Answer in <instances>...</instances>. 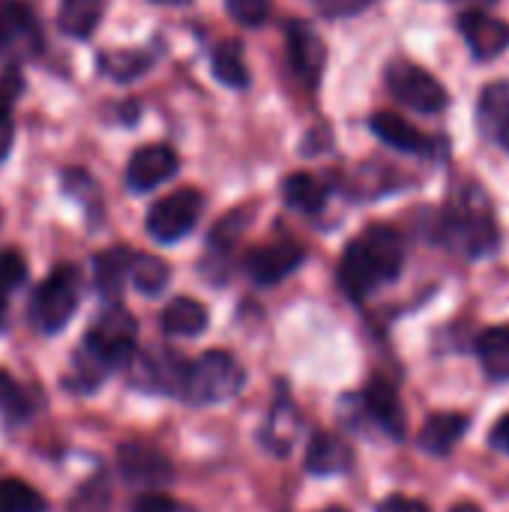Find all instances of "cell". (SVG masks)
I'll return each instance as SVG.
<instances>
[{
    "mask_svg": "<svg viewBox=\"0 0 509 512\" xmlns=\"http://www.w3.org/2000/svg\"><path fill=\"white\" fill-rule=\"evenodd\" d=\"M405 264V243L396 228L372 225L348 243L339 261V285L351 300L369 297L375 288L393 282Z\"/></svg>",
    "mask_w": 509,
    "mask_h": 512,
    "instance_id": "6da1fadb",
    "label": "cell"
},
{
    "mask_svg": "<svg viewBox=\"0 0 509 512\" xmlns=\"http://www.w3.org/2000/svg\"><path fill=\"white\" fill-rule=\"evenodd\" d=\"M441 240L462 258H483L498 249V225L483 195H462L459 204L447 207Z\"/></svg>",
    "mask_w": 509,
    "mask_h": 512,
    "instance_id": "7a4b0ae2",
    "label": "cell"
},
{
    "mask_svg": "<svg viewBox=\"0 0 509 512\" xmlns=\"http://www.w3.org/2000/svg\"><path fill=\"white\" fill-rule=\"evenodd\" d=\"M246 375L228 351H207L183 375V396L192 405H219L240 393Z\"/></svg>",
    "mask_w": 509,
    "mask_h": 512,
    "instance_id": "3957f363",
    "label": "cell"
},
{
    "mask_svg": "<svg viewBox=\"0 0 509 512\" xmlns=\"http://www.w3.org/2000/svg\"><path fill=\"white\" fill-rule=\"evenodd\" d=\"M135 342H138V324L132 312L123 306H108L90 327L84 339V351L93 360H99L105 369H114L135 357Z\"/></svg>",
    "mask_w": 509,
    "mask_h": 512,
    "instance_id": "277c9868",
    "label": "cell"
},
{
    "mask_svg": "<svg viewBox=\"0 0 509 512\" xmlns=\"http://www.w3.org/2000/svg\"><path fill=\"white\" fill-rule=\"evenodd\" d=\"M78 297H81V279L75 267H57L48 273V279L36 288L33 297V321L42 333H60L69 318L78 309Z\"/></svg>",
    "mask_w": 509,
    "mask_h": 512,
    "instance_id": "5b68a950",
    "label": "cell"
},
{
    "mask_svg": "<svg viewBox=\"0 0 509 512\" xmlns=\"http://www.w3.org/2000/svg\"><path fill=\"white\" fill-rule=\"evenodd\" d=\"M387 87H390L396 102H402L405 108H411L417 114H441L450 105L447 87L432 72H426L423 66H414L405 60L390 63Z\"/></svg>",
    "mask_w": 509,
    "mask_h": 512,
    "instance_id": "8992f818",
    "label": "cell"
},
{
    "mask_svg": "<svg viewBox=\"0 0 509 512\" xmlns=\"http://www.w3.org/2000/svg\"><path fill=\"white\" fill-rule=\"evenodd\" d=\"M201 192L198 189H177L171 195H165L162 201H156L147 213V234L168 246V243H180L195 225H198V216H201Z\"/></svg>",
    "mask_w": 509,
    "mask_h": 512,
    "instance_id": "52a82bcc",
    "label": "cell"
},
{
    "mask_svg": "<svg viewBox=\"0 0 509 512\" xmlns=\"http://www.w3.org/2000/svg\"><path fill=\"white\" fill-rule=\"evenodd\" d=\"M177 153L168 144H150L141 147L138 153H132L129 165H126V186L135 195L153 192L156 186L168 183L177 174Z\"/></svg>",
    "mask_w": 509,
    "mask_h": 512,
    "instance_id": "ba28073f",
    "label": "cell"
},
{
    "mask_svg": "<svg viewBox=\"0 0 509 512\" xmlns=\"http://www.w3.org/2000/svg\"><path fill=\"white\" fill-rule=\"evenodd\" d=\"M288 60H291L294 75L306 87H318L324 63H327V48H324L321 36L306 21L288 24Z\"/></svg>",
    "mask_w": 509,
    "mask_h": 512,
    "instance_id": "9c48e42d",
    "label": "cell"
},
{
    "mask_svg": "<svg viewBox=\"0 0 509 512\" xmlns=\"http://www.w3.org/2000/svg\"><path fill=\"white\" fill-rule=\"evenodd\" d=\"M459 30L477 60H495L509 48V24L489 12H480V9L462 12Z\"/></svg>",
    "mask_w": 509,
    "mask_h": 512,
    "instance_id": "30bf717a",
    "label": "cell"
},
{
    "mask_svg": "<svg viewBox=\"0 0 509 512\" xmlns=\"http://www.w3.org/2000/svg\"><path fill=\"white\" fill-rule=\"evenodd\" d=\"M117 462L129 483H138L147 489L165 486L174 480V465L159 450H153L147 444H123L117 453Z\"/></svg>",
    "mask_w": 509,
    "mask_h": 512,
    "instance_id": "8fae6325",
    "label": "cell"
},
{
    "mask_svg": "<svg viewBox=\"0 0 509 512\" xmlns=\"http://www.w3.org/2000/svg\"><path fill=\"white\" fill-rule=\"evenodd\" d=\"M477 129L486 141L509 147V78L483 87L477 102Z\"/></svg>",
    "mask_w": 509,
    "mask_h": 512,
    "instance_id": "7c38bea8",
    "label": "cell"
},
{
    "mask_svg": "<svg viewBox=\"0 0 509 512\" xmlns=\"http://www.w3.org/2000/svg\"><path fill=\"white\" fill-rule=\"evenodd\" d=\"M303 264V249L294 243H279V246H264L255 249L246 258V270L258 285H279L288 279L297 267Z\"/></svg>",
    "mask_w": 509,
    "mask_h": 512,
    "instance_id": "4fadbf2b",
    "label": "cell"
},
{
    "mask_svg": "<svg viewBox=\"0 0 509 512\" xmlns=\"http://www.w3.org/2000/svg\"><path fill=\"white\" fill-rule=\"evenodd\" d=\"M372 132L393 150H402V153H411V156H429L435 150V138H429L426 132H420L414 123H408L405 117L399 114H390V111H381L372 117Z\"/></svg>",
    "mask_w": 509,
    "mask_h": 512,
    "instance_id": "5bb4252c",
    "label": "cell"
},
{
    "mask_svg": "<svg viewBox=\"0 0 509 512\" xmlns=\"http://www.w3.org/2000/svg\"><path fill=\"white\" fill-rule=\"evenodd\" d=\"M363 402H366V411L372 414V420L390 438H405V408H402L396 387L390 381H384V378L369 381L363 390Z\"/></svg>",
    "mask_w": 509,
    "mask_h": 512,
    "instance_id": "9a60e30c",
    "label": "cell"
},
{
    "mask_svg": "<svg viewBox=\"0 0 509 512\" xmlns=\"http://www.w3.org/2000/svg\"><path fill=\"white\" fill-rule=\"evenodd\" d=\"M351 462H354L351 447H348L342 438L330 435V432H318V435L312 438L309 450H306V468H309V474H315V477L345 474V471L351 468Z\"/></svg>",
    "mask_w": 509,
    "mask_h": 512,
    "instance_id": "2e32d148",
    "label": "cell"
},
{
    "mask_svg": "<svg viewBox=\"0 0 509 512\" xmlns=\"http://www.w3.org/2000/svg\"><path fill=\"white\" fill-rule=\"evenodd\" d=\"M183 375H186V366L174 354H162L159 360L156 357H141L135 384L144 387V390L171 393V390H183Z\"/></svg>",
    "mask_w": 509,
    "mask_h": 512,
    "instance_id": "e0dca14e",
    "label": "cell"
},
{
    "mask_svg": "<svg viewBox=\"0 0 509 512\" xmlns=\"http://www.w3.org/2000/svg\"><path fill=\"white\" fill-rule=\"evenodd\" d=\"M465 432H468L465 414H435L426 420L420 432V447L432 456H447L462 441Z\"/></svg>",
    "mask_w": 509,
    "mask_h": 512,
    "instance_id": "ac0fdd59",
    "label": "cell"
},
{
    "mask_svg": "<svg viewBox=\"0 0 509 512\" xmlns=\"http://www.w3.org/2000/svg\"><path fill=\"white\" fill-rule=\"evenodd\" d=\"M207 309L192 300V297H177L165 306L162 312V330L168 336H180V339H192L201 336L207 330Z\"/></svg>",
    "mask_w": 509,
    "mask_h": 512,
    "instance_id": "d6986e66",
    "label": "cell"
},
{
    "mask_svg": "<svg viewBox=\"0 0 509 512\" xmlns=\"http://www.w3.org/2000/svg\"><path fill=\"white\" fill-rule=\"evenodd\" d=\"M129 249H108L93 258V276H96V291L105 300H117L123 291V279L129 276Z\"/></svg>",
    "mask_w": 509,
    "mask_h": 512,
    "instance_id": "ffe728a7",
    "label": "cell"
},
{
    "mask_svg": "<svg viewBox=\"0 0 509 512\" xmlns=\"http://www.w3.org/2000/svg\"><path fill=\"white\" fill-rule=\"evenodd\" d=\"M477 357L492 381H509V327H492L480 333Z\"/></svg>",
    "mask_w": 509,
    "mask_h": 512,
    "instance_id": "44dd1931",
    "label": "cell"
},
{
    "mask_svg": "<svg viewBox=\"0 0 509 512\" xmlns=\"http://www.w3.org/2000/svg\"><path fill=\"white\" fill-rule=\"evenodd\" d=\"M102 18V0H60L57 24L66 36L87 39Z\"/></svg>",
    "mask_w": 509,
    "mask_h": 512,
    "instance_id": "7402d4cb",
    "label": "cell"
},
{
    "mask_svg": "<svg viewBox=\"0 0 509 512\" xmlns=\"http://www.w3.org/2000/svg\"><path fill=\"white\" fill-rule=\"evenodd\" d=\"M282 201L291 210L315 216V213H321V207L327 201V192L312 174H291V177L282 180Z\"/></svg>",
    "mask_w": 509,
    "mask_h": 512,
    "instance_id": "603a6c76",
    "label": "cell"
},
{
    "mask_svg": "<svg viewBox=\"0 0 509 512\" xmlns=\"http://www.w3.org/2000/svg\"><path fill=\"white\" fill-rule=\"evenodd\" d=\"M129 279L132 285L147 294V297H156L165 291V285L171 282V270L162 258L156 255H132L129 261Z\"/></svg>",
    "mask_w": 509,
    "mask_h": 512,
    "instance_id": "cb8c5ba5",
    "label": "cell"
},
{
    "mask_svg": "<svg viewBox=\"0 0 509 512\" xmlns=\"http://www.w3.org/2000/svg\"><path fill=\"white\" fill-rule=\"evenodd\" d=\"M210 66H213V75L216 81H222L225 87H246L249 84V72H246V60L240 54V45L237 42H222L213 57H210Z\"/></svg>",
    "mask_w": 509,
    "mask_h": 512,
    "instance_id": "d4e9b609",
    "label": "cell"
},
{
    "mask_svg": "<svg viewBox=\"0 0 509 512\" xmlns=\"http://www.w3.org/2000/svg\"><path fill=\"white\" fill-rule=\"evenodd\" d=\"M45 510H48V504H45V498H42L33 486L21 483V480H15V477L0 480V512H45Z\"/></svg>",
    "mask_w": 509,
    "mask_h": 512,
    "instance_id": "484cf974",
    "label": "cell"
},
{
    "mask_svg": "<svg viewBox=\"0 0 509 512\" xmlns=\"http://www.w3.org/2000/svg\"><path fill=\"white\" fill-rule=\"evenodd\" d=\"M0 417L6 423H24L30 417V399L21 384L0 369Z\"/></svg>",
    "mask_w": 509,
    "mask_h": 512,
    "instance_id": "4316f807",
    "label": "cell"
},
{
    "mask_svg": "<svg viewBox=\"0 0 509 512\" xmlns=\"http://www.w3.org/2000/svg\"><path fill=\"white\" fill-rule=\"evenodd\" d=\"M33 30V15L12 0H0V51Z\"/></svg>",
    "mask_w": 509,
    "mask_h": 512,
    "instance_id": "83f0119b",
    "label": "cell"
},
{
    "mask_svg": "<svg viewBox=\"0 0 509 512\" xmlns=\"http://www.w3.org/2000/svg\"><path fill=\"white\" fill-rule=\"evenodd\" d=\"M228 12L243 27H261L270 18V0H225Z\"/></svg>",
    "mask_w": 509,
    "mask_h": 512,
    "instance_id": "f1b7e54d",
    "label": "cell"
},
{
    "mask_svg": "<svg viewBox=\"0 0 509 512\" xmlns=\"http://www.w3.org/2000/svg\"><path fill=\"white\" fill-rule=\"evenodd\" d=\"M108 498H111L108 483H105L102 477H96L93 483H87V486L75 495L72 512H105L108 510Z\"/></svg>",
    "mask_w": 509,
    "mask_h": 512,
    "instance_id": "f546056e",
    "label": "cell"
},
{
    "mask_svg": "<svg viewBox=\"0 0 509 512\" xmlns=\"http://www.w3.org/2000/svg\"><path fill=\"white\" fill-rule=\"evenodd\" d=\"M24 276H27V264H24V258H21L15 249L0 252V288L12 291V288H18V285L24 282Z\"/></svg>",
    "mask_w": 509,
    "mask_h": 512,
    "instance_id": "4dcf8cb0",
    "label": "cell"
},
{
    "mask_svg": "<svg viewBox=\"0 0 509 512\" xmlns=\"http://www.w3.org/2000/svg\"><path fill=\"white\" fill-rule=\"evenodd\" d=\"M15 138V123H12V96L0 90V162L9 156Z\"/></svg>",
    "mask_w": 509,
    "mask_h": 512,
    "instance_id": "1f68e13d",
    "label": "cell"
},
{
    "mask_svg": "<svg viewBox=\"0 0 509 512\" xmlns=\"http://www.w3.org/2000/svg\"><path fill=\"white\" fill-rule=\"evenodd\" d=\"M375 0H315V6L330 15V18H348V15H357L363 9H369Z\"/></svg>",
    "mask_w": 509,
    "mask_h": 512,
    "instance_id": "d6a6232c",
    "label": "cell"
},
{
    "mask_svg": "<svg viewBox=\"0 0 509 512\" xmlns=\"http://www.w3.org/2000/svg\"><path fill=\"white\" fill-rule=\"evenodd\" d=\"M132 512H192V510H186L183 504H177V501H174V498H168V495H141V498L135 501Z\"/></svg>",
    "mask_w": 509,
    "mask_h": 512,
    "instance_id": "836d02e7",
    "label": "cell"
},
{
    "mask_svg": "<svg viewBox=\"0 0 509 512\" xmlns=\"http://www.w3.org/2000/svg\"><path fill=\"white\" fill-rule=\"evenodd\" d=\"M378 512H432L423 501L417 498H405V495H393L387 501L378 504Z\"/></svg>",
    "mask_w": 509,
    "mask_h": 512,
    "instance_id": "e575fe53",
    "label": "cell"
},
{
    "mask_svg": "<svg viewBox=\"0 0 509 512\" xmlns=\"http://www.w3.org/2000/svg\"><path fill=\"white\" fill-rule=\"evenodd\" d=\"M492 444H495L498 450L509 453V414H504V417H501V423L492 429Z\"/></svg>",
    "mask_w": 509,
    "mask_h": 512,
    "instance_id": "d590c367",
    "label": "cell"
},
{
    "mask_svg": "<svg viewBox=\"0 0 509 512\" xmlns=\"http://www.w3.org/2000/svg\"><path fill=\"white\" fill-rule=\"evenodd\" d=\"M450 512H480V507L477 504H456Z\"/></svg>",
    "mask_w": 509,
    "mask_h": 512,
    "instance_id": "8d00e7d4",
    "label": "cell"
},
{
    "mask_svg": "<svg viewBox=\"0 0 509 512\" xmlns=\"http://www.w3.org/2000/svg\"><path fill=\"white\" fill-rule=\"evenodd\" d=\"M153 3H159V6H186L189 0H153Z\"/></svg>",
    "mask_w": 509,
    "mask_h": 512,
    "instance_id": "74e56055",
    "label": "cell"
},
{
    "mask_svg": "<svg viewBox=\"0 0 509 512\" xmlns=\"http://www.w3.org/2000/svg\"><path fill=\"white\" fill-rule=\"evenodd\" d=\"M3 312H6V288H0V318H3Z\"/></svg>",
    "mask_w": 509,
    "mask_h": 512,
    "instance_id": "f35d334b",
    "label": "cell"
},
{
    "mask_svg": "<svg viewBox=\"0 0 509 512\" xmlns=\"http://www.w3.org/2000/svg\"><path fill=\"white\" fill-rule=\"evenodd\" d=\"M321 512H348V510H342V507H330V510H321Z\"/></svg>",
    "mask_w": 509,
    "mask_h": 512,
    "instance_id": "ab89813d",
    "label": "cell"
}]
</instances>
